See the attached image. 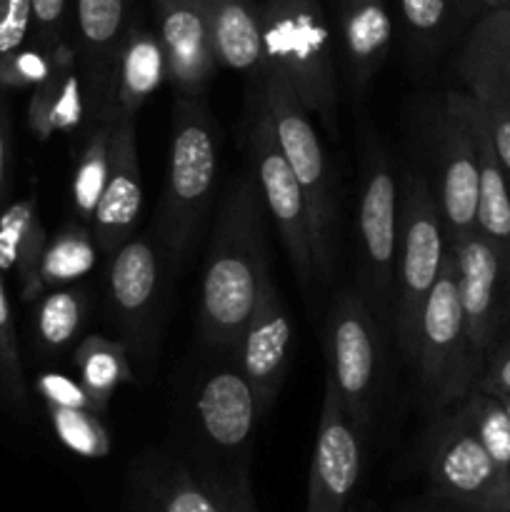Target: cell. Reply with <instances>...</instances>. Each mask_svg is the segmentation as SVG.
Segmentation results:
<instances>
[{"mask_svg":"<svg viewBox=\"0 0 510 512\" xmlns=\"http://www.w3.org/2000/svg\"><path fill=\"white\" fill-rule=\"evenodd\" d=\"M75 53L83 75L85 103L93 120L115 118L110 110L113 68L130 28V0H75Z\"/></svg>","mask_w":510,"mask_h":512,"instance_id":"18","label":"cell"},{"mask_svg":"<svg viewBox=\"0 0 510 512\" xmlns=\"http://www.w3.org/2000/svg\"><path fill=\"white\" fill-rule=\"evenodd\" d=\"M250 155L255 165V180H258L260 195H263L265 213L273 218L278 228L280 243L293 263L300 288L308 290L315 280L313 268V245H310L308 208H305L303 190L275 140L273 125L265 115L263 105L258 103L248 130Z\"/></svg>","mask_w":510,"mask_h":512,"instance_id":"12","label":"cell"},{"mask_svg":"<svg viewBox=\"0 0 510 512\" xmlns=\"http://www.w3.org/2000/svg\"><path fill=\"white\" fill-rule=\"evenodd\" d=\"M500 403H503V400H500ZM503 405H505V410H508V415H510V400H505Z\"/></svg>","mask_w":510,"mask_h":512,"instance_id":"46","label":"cell"},{"mask_svg":"<svg viewBox=\"0 0 510 512\" xmlns=\"http://www.w3.org/2000/svg\"><path fill=\"white\" fill-rule=\"evenodd\" d=\"M258 80V103L263 105L273 125L275 140L303 190L315 280L328 283L335 268V243H338V195H335L323 143L315 133L310 113L290 88L288 78L273 63L263 65Z\"/></svg>","mask_w":510,"mask_h":512,"instance_id":"2","label":"cell"},{"mask_svg":"<svg viewBox=\"0 0 510 512\" xmlns=\"http://www.w3.org/2000/svg\"><path fill=\"white\" fill-rule=\"evenodd\" d=\"M50 425L55 430V438L70 450L88 460L108 458L113 440L98 410L83 408H60V405H45Z\"/></svg>","mask_w":510,"mask_h":512,"instance_id":"32","label":"cell"},{"mask_svg":"<svg viewBox=\"0 0 510 512\" xmlns=\"http://www.w3.org/2000/svg\"><path fill=\"white\" fill-rule=\"evenodd\" d=\"M195 445L215 468L228 473L233 495L250 498L248 460L260 410L253 388L235 360L215 363L203 373L190 400Z\"/></svg>","mask_w":510,"mask_h":512,"instance_id":"7","label":"cell"},{"mask_svg":"<svg viewBox=\"0 0 510 512\" xmlns=\"http://www.w3.org/2000/svg\"><path fill=\"white\" fill-rule=\"evenodd\" d=\"M358 293L383 328H393V283L400 238V188L388 158L368 145L358 190Z\"/></svg>","mask_w":510,"mask_h":512,"instance_id":"8","label":"cell"},{"mask_svg":"<svg viewBox=\"0 0 510 512\" xmlns=\"http://www.w3.org/2000/svg\"><path fill=\"white\" fill-rule=\"evenodd\" d=\"M158 40L165 55V80L175 98L205 100L220 63L210 38L203 0H153Z\"/></svg>","mask_w":510,"mask_h":512,"instance_id":"16","label":"cell"},{"mask_svg":"<svg viewBox=\"0 0 510 512\" xmlns=\"http://www.w3.org/2000/svg\"><path fill=\"white\" fill-rule=\"evenodd\" d=\"M268 278L265 203L255 175L243 173L220 200L205 258L198 333L208 348L233 355Z\"/></svg>","mask_w":510,"mask_h":512,"instance_id":"1","label":"cell"},{"mask_svg":"<svg viewBox=\"0 0 510 512\" xmlns=\"http://www.w3.org/2000/svg\"><path fill=\"white\" fill-rule=\"evenodd\" d=\"M113 125L115 118L93 120V128L85 135L83 150L78 155L73 173V208L80 223H93L95 208L103 195L105 180L110 173V145H113Z\"/></svg>","mask_w":510,"mask_h":512,"instance_id":"30","label":"cell"},{"mask_svg":"<svg viewBox=\"0 0 510 512\" xmlns=\"http://www.w3.org/2000/svg\"><path fill=\"white\" fill-rule=\"evenodd\" d=\"M165 80V55L158 33L145 25L130 23L113 68L110 110L115 118H135L145 100Z\"/></svg>","mask_w":510,"mask_h":512,"instance_id":"25","label":"cell"},{"mask_svg":"<svg viewBox=\"0 0 510 512\" xmlns=\"http://www.w3.org/2000/svg\"><path fill=\"white\" fill-rule=\"evenodd\" d=\"M363 440L335 383L325 375L305 512H348L363 470Z\"/></svg>","mask_w":510,"mask_h":512,"instance_id":"13","label":"cell"},{"mask_svg":"<svg viewBox=\"0 0 510 512\" xmlns=\"http://www.w3.org/2000/svg\"><path fill=\"white\" fill-rule=\"evenodd\" d=\"M33 30L30 0H0V58L23 48Z\"/></svg>","mask_w":510,"mask_h":512,"instance_id":"39","label":"cell"},{"mask_svg":"<svg viewBox=\"0 0 510 512\" xmlns=\"http://www.w3.org/2000/svg\"><path fill=\"white\" fill-rule=\"evenodd\" d=\"M453 408L473 430L475 438L483 443V448L493 455L495 463L510 473V415L505 405L493 395H485L473 388Z\"/></svg>","mask_w":510,"mask_h":512,"instance_id":"31","label":"cell"},{"mask_svg":"<svg viewBox=\"0 0 510 512\" xmlns=\"http://www.w3.org/2000/svg\"><path fill=\"white\" fill-rule=\"evenodd\" d=\"M53 53L55 50L33 43L3 55L0 58V90L38 88L53 73Z\"/></svg>","mask_w":510,"mask_h":512,"instance_id":"35","label":"cell"},{"mask_svg":"<svg viewBox=\"0 0 510 512\" xmlns=\"http://www.w3.org/2000/svg\"><path fill=\"white\" fill-rule=\"evenodd\" d=\"M128 495L135 512H225L223 495L178 458L145 453L133 460Z\"/></svg>","mask_w":510,"mask_h":512,"instance_id":"20","label":"cell"},{"mask_svg":"<svg viewBox=\"0 0 510 512\" xmlns=\"http://www.w3.org/2000/svg\"><path fill=\"white\" fill-rule=\"evenodd\" d=\"M398 512H475L470 508H463V505L453 503V500H445V498H438V495L430 493L428 498L423 500H415V503H408L403 505Z\"/></svg>","mask_w":510,"mask_h":512,"instance_id":"43","label":"cell"},{"mask_svg":"<svg viewBox=\"0 0 510 512\" xmlns=\"http://www.w3.org/2000/svg\"><path fill=\"white\" fill-rule=\"evenodd\" d=\"M225 512H253V508H250V498L228 500V510Z\"/></svg>","mask_w":510,"mask_h":512,"instance_id":"45","label":"cell"},{"mask_svg":"<svg viewBox=\"0 0 510 512\" xmlns=\"http://www.w3.org/2000/svg\"><path fill=\"white\" fill-rule=\"evenodd\" d=\"M328 378L350 420L368 438L383 380V325L358 290L335 295L325 323Z\"/></svg>","mask_w":510,"mask_h":512,"instance_id":"9","label":"cell"},{"mask_svg":"<svg viewBox=\"0 0 510 512\" xmlns=\"http://www.w3.org/2000/svg\"><path fill=\"white\" fill-rule=\"evenodd\" d=\"M415 370H418L423 408L440 415L458 405L473 390L475 365L470 358L463 308L458 295L455 255L448 245L443 270L435 280L425 303L415 343Z\"/></svg>","mask_w":510,"mask_h":512,"instance_id":"6","label":"cell"},{"mask_svg":"<svg viewBox=\"0 0 510 512\" xmlns=\"http://www.w3.org/2000/svg\"><path fill=\"white\" fill-rule=\"evenodd\" d=\"M33 5V43L55 50L63 40L70 0H30Z\"/></svg>","mask_w":510,"mask_h":512,"instance_id":"40","label":"cell"},{"mask_svg":"<svg viewBox=\"0 0 510 512\" xmlns=\"http://www.w3.org/2000/svg\"><path fill=\"white\" fill-rule=\"evenodd\" d=\"M475 105H478L480 120H483L490 143H493L495 158H498L505 180L510 185V108L498 100L485 98H475Z\"/></svg>","mask_w":510,"mask_h":512,"instance_id":"38","label":"cell"},{"mask_svg":"<svg viewBox=\"0 0 510 512\" xmlns=\"http://www.w3.org/2000/svg\"><path fill=\"white\" fill-rule=\"evenodd\" d=\"M203 8L218 63L260 75L265 65L260 5L253 0H203Z\"/></svg>","mask_w":510,"mask_h":512,"instance_id":"26","label":"cell"},{"mask_svg":"<svg viewBox=\"0 0 510 512\" xmlns=\"http://www.w3.org/2000/svg\"><path fill=\"white\" fill-rule=\"evenodd\" d=\"M293 345V318L273 278L265 280L258 305L233 350V360L253 388L260 418L268 415L285 380Z\"/></svg>","mask_w":510,"mask_h":512,"instance_id":"17","label":"cell"},{"mask_svg":"<svg viewBox=\"0 0 510 512\" xmlns=\"http://www.w3.org/2000/svg\"><path fill=\"white\" fill-rule=\"evenodd\" d=\"M473 5H478V8H485V10H503V8H510V0H470Z\"/></svg>","mask_w":510,"mask_h":512,"instance_id":"44","label":"cell"},{"mask_svg":"<svg viewBox=\"0 0 510 512\" xmlns=\"http://www.w3.org/2000/svg\"><path fill=\"white\" fill-rule=\"evenodd\" d=\"M53 63V73L38 88H33V98L28 105V123L40 140L75 130L83 123V115L88 113L75 48L60 40L55 45Z\"/></svg>","mask_w":510,"mask_h":512,"instance_id":"24","label":"cell"},{"mask_svg":"<svg viewBox=\"0 0 510 512\" xmlns=\"http://www.w3.org/2000/svg\"><path fill=\"white\" fill-rule=\"evenodd\" d=\"M130 353L123 340H110L103 335H88L75 348V370L78 380L100 410H108L110 398L123 383H133Z\"/></svg>","mask_w":510,"mask_h":512,"instance_id":"28","label":"cell"},{"mask_svg":"<svg viewBox=\"0 0 510 512\" xmlns=\"http://www.w3.org/2000/svg\"><path fill=\"white\" fill-rule=\"evenodd\" d=\"M8 165H10V120H8V108L0 103V198H3L5 183H8Z\"/></svg>","mask_w":510,"mask_h":512,"instance_id":"42","label":"cell"},{"mask_svg":"<svg viewBox=\"0 0 510 512\" xmlns=\"http://www.w3.org/2000/svg\"><path fill=\"white\" fill-rule=\"evenodd\" d=\"M340 45L353 93L368 88L383 68L393 43V20L385 0H340Z\"/></svg>","mask_w":510,"mask_h":512,"instance_id":"22","label":"cell"},{"mask_svg":"<svg viewBox=\"0 0 510 512\" xmlns=\"http://www.w3.org/2000/svg\"><path fill=\"white\" fill-rule=\"evenodd\" d=\"M443 105L453 110L473 135L475 155H478V220H475V230L498 248L510 273V185L505 180L498 158H495L493 143H490L488 130L480 120L473 95L450 90L443 98Z\"/></svg>","mask_w":510,"mask_h":512,"instance_id":"21","label":"cell"},{"mask_svg":"<svg viewBox=\"0 0 510 512\" xmlns=\"http://www.w3.org/2000/svg\"><path fill=\"white\" fill-rule=\"evenodd\" d=\"M433 155V193L443 215L445 238L473 233L478 220V155L468 125L450 108H440L428 125Z\"/></svg>","mask_w":510,"mask_h":512,"instance_id":"15","label":"cell"},{"mask_svg":"<svg viewBox=\"0 0 510 512\" xmlns=\"http://www.w3.org/2000/svg\"><path fill=\"white\" fill-rule=\"evenodd\" d=\"M473 388L485 395H493L503 403L510 400V338L503 340L495 350H490Z\"/></svg>","mask_w":510,"mask_h":512,"instance_id":"41","label":"cell"},{"mask_svg":"<svg viewBox=\"0 0 510 512\" xmlns=\"http://www.w3.org/2000/svg\"><path fill=\"white\" fill-rule=\"evenodd\" d=\"M35 390H38L40 398L45 400V405H60V408H83V410H103L93 403V398L88 395V390L83 388L80 380L68 378L63 373H40L35 380Z\"/></svg>","mask_w":510,"mask_h":512,"instance_id":"37","label":"cell"},{"mask_svg":"<svg viewBox=\"0 0 510 512\" xmlns=\"http://www.w3.org/2000/svg\"><path fill=\"white\" fill-rule=\"evenodd\" d=\"M218 133L205 100L175 98L168 175L153 238L170 263L183 260L203 225L218 180Z\"/></svg>","mask_w":510,"mask_h":512,"instance_id":"3","label":"cell"},{"mask_svg":"<svg viewBox=\"0 0 510 512\" xmlns=\"http://www.w3.org/2000/svg\"><path fill=\"white\" fill-rule=\"evenodd\" d=\"M400 20L418 43H435L448 30L453 0H398Z\"/></svg>","mask_w":510,"mask_h":512,"instance_id":"36","label":"cell"},{"mask_svg":"<svg viewBox=\"0 0 510 512\" xmlns=\"http://www.w3.org/2000/svg\"><path fill=\"white\" fill-rule=\"evenodd\" d=\"M168 255L155 238H130L108 268V308L130 355L148 360L163 323Z\"/></svg>","mask_w":510,"mask_h":512,"instance_id":"11","label":"cell"},{"mask_svg":"<svg viewBox=\"0 0 510 512\" xmlns=\"http://www.w3.org/2000/svg\"><path fill=\"white\" fill-rule=\"evenodd\" d=\"M265 63L288 78L310 115L338 133V78L333 38L320 0H265L260 5Z\"/></svg>","mask_w":510,"mask_h":512,"instance_id":"4","label":"cell"},{"mask_svg":"<svg viewBox=\"0 0 510 512\" xmlns=\"http://www.w3.org/2000/svg\"><path fill=\"white\" fill-rule=\"evenodd\" d=\"M458 270V295L468 333L470 358L480 373L485 358L493 350L500 320H503L505 283L510 280L503 255L478 230L448 240Z\"/></svg>","mask_w":510,"mask_h":512,"instance_id":"14","label":"cell"},{"mask_svg":"<svg viewBox=\"0 0 510 512\" xmlns=\"http://www.w3.org/2000/svg\"><path fill=\"white\" fill-rule=\"evenodd\" d=\"M420 458L433 495L475 512H510V473L495 463L455 408L435 415Z\"/></svg>","mask_w":510,"mask_h":512,"instance_id":"10","label":"cell"},{"mask_svg":"<svg viewBox=\"0 0 510 512\" xmlns=\"http://www.w3.org/2000/svg\"><path fill=\"white\" fill-rule=\"evenodd\" d=\"M48 233L40 223L35 200H20L0 215V270L15 273L23 298L33 300L43 293L40 260H43Z\"/></svg>","mask_w":510,"mask_h":512,"instance_id":"27","label":"cell"},{"mask_svg":"<svg viewBox=\"0 0 510 512\" xmlns=\"http://www.w3.org/2000/svg\"><path fill=\"white\" fill-rule=\"evenodd\" d=\"M0 400L13 413H28V385H25L23 363H20L18 338H15L13 313L5 293L3 270H0Z\"/></svg>","mask_w":510,"mask_h":512,"instance_id":"34","label":"cell"},{"mask_svg":"<svg viewBox=\"0 0 510 512\" xmlns=\"http://www.w3.org/2000/svg\"><path fill=\"white\" fill-rule=\"evenodd\" d=\"M448 238L433 185L423 170H410L400 190V238L393 283V335L405 358H415L420 318L443 270Z\"/></svg>","mask_w":510,"mask_h":512,"instance_id":"5","label":"cell"},{"mask_svg":"<svg viewBox=\"0 0 510 512\" xmlns=\"http://www.w3.org/2000/svg\"><path fill=\"white\" fill-rule=\"evenodd\" d=\"M140 208H143V178H140L135 118H115L110 173L90 223L100 253L115 255L133 238Z\"/></svg>","mask_w":510,"mask_h":512,"instance_id":"19","label":"cell"},{"mask_svg":"<svg viewBox=\"0 0 510 512\" xmlns=\"http://www.w3.org/2000/svg\"><path fill=\"white\" fill-rule=\"evenodd\" d=\"M85 318V298L80 290L53 288L35 315V333L45 350H63L80 333Z\"/></svg>","mask_w":510,"mask_h":512,"instance_id":"33","label":"cell"},{"mask_svg":"<svg viewBox=\"0 0 510 512\" xmlns=\"http://www.w3.org/2000/svg\"><path fill=\"white\" fill-rule=\"evenodd\" d=\"M458 73L473 98L510 108V8L488 10L463 45Z\"/></svg>","mask_w":510,"mask_h":512,"instance_id":"23","label":"cell"},{"mask_svg":"<svg viewBox=\"0 0 510 512\" xmlns=\"http://www.w3.org/2000/svg\"><path fill=\"white\" fill-rule=\"evenodd\" d=\"M98 243L85 223H68L55 235H48L43 260H40V285L63 288L65 283L85 278L98 263Z\"/></svg>","mask_w":510,"mask_h":512,"instance_id":"29","label":"cell"}]
</instances>
